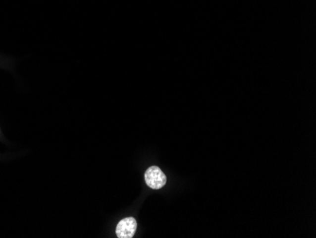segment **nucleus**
Instances as JSON below:
<instances>
[{
  "instance_id": "f257e3e1",
  "label": "nucleus",
  "mask_w": 316,
  "mask_h": 238,
  "mask_svg": "<svg viewBox=\"0 0 316 238\" xmlns=\"http://www.w3.org/2000/svg\"><path fill=\"white\" fill-rule=\"evenodd\" d=\"M145 181L150 188L159 190L166 185L167 178L159 167L151 166L145 173Z\"/></svg>"
},
{
  "instance_id": "f03ea898",
  "label": "nucleus",
  "mask_w": 316,
  "mask_h": 238,
  "mask_svg": "<svg viewBox=\"0 0 316 238\" xmlns=\"http://www.w3.org/2000/svg\"><path fill=\"white\" fill-rule=\"evenodd\" d=\"M137 220L134 217H127L118 222L116 229L118 238H132L137 232Z\"/></svg>"
}]
</instances>
